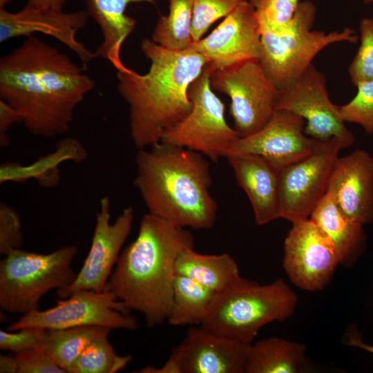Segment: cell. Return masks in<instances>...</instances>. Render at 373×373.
<instances>
[{
	"instance_id": "obj_1",
	"label": "cell",
	"mask_w": 373,
	"mask_h": 373,
	"mask_svg": "<svg viewBox=\"0 0 373 373\" xmlns=\"http://www.w3.org/2000/svg\"><path fill=\"white\" fill-rule=\"evenodd\" d=\"M94 86L70 57L35 35L0 59V99L35 136L68 132L77 107Z\"/></svg>"
},
{
	"instance_id": "obj_2",
	"label": "cell",
	"mask_w": 373,
	"mask_h": 373,
	"mask_svg": "<svg viewBox=\"0 0 373 373\" xmlns=\"http://www.w3.org/2000/svg\"><path fill=\"white\" fill-rule=\"evenodd\" d=\"M141 49L150 60L145 74L127 66L117 71V90L129 108L130 134L138 149L160 141L163 132L191 111L188 90L209 63L188 48L174 50L144 39Z\"/></svg>"
},
{
	"instance_id": "obj_3",
	"label": "cell",
	"mask_w": 373,
	"mask_h": 373,
	"mask_svg": "<svg viewBox=\"0 0 373 373\" xmlns=\"http://www.w3.org/2000/svg\"><path fill=\"white\" fill-rule=\"evenodd\" d=\"M193 246L188 229L148 213L136 238L121 251L103 290L114 294L128 311L141 313L148 326L160 325L171 312L177 258Z\"/></svg>"
},
{
	"instance_id": "obj_4",
	"label": "cell",
	"mask_w": 373,
	"mask_h": 373,
	"mask_svg": "<svg viewBox=\"0 0 373 373\" xmlns=\"http://www.w3.org/2000/svg\"><path fill=\"white\" fill-rule=\"evenodd\" d=\"M204 156L161 142L139 149L135 185L148 213L180 228L214 226L218 204L209 193L212 178Z\"/></svg>"
},
{
	"instance_id": "obj_5",
	"label": "cell",
	"mask_w": 373,
	"mask_h": 373,
	"mask_svg": "<svg viewBox=\"0 0 373 373\" xmlns=\"http://www.w3.org/2000/svg\"><path fill=\"white\" fill-rule=\"evenodd\" d=\"M298 297L282 278L267 285L242 278L216 294L203 328L245 344H251L260 328L290 317Z\"/></svg>"
},
{
	"instance_id": "obj_6",
	"label": "cell",
	"mask_w": 373,
	"mask_h": 373,
	"mask_svg": "<svg viewBox=\"0 0 373 373\" xmlns=\"http://www.w3.org/2000/svg\"><path fill=\"white\" fill-rule=\"evenodd\" d=\"M316 15V8L312 2L299 1L293 19L285 29L279 32L260 29L258 61L279 90L296 82L327 46L337 42L358 41V35L350 28L330 32L312 30Z\"/></svg>"
},
{
	"instance_id": "obj_7",
	"label": "cell",
	"mask_w": 373,
	"mask_h": 373,
	"mask_svg": "<svg viewBox=\"0 0 373 373\" xmlns=\"http://www.w3.org/2000/svg\"><path fill=\"white\" fill-rule=\"evenodd\" d=\"M77 253L75 245H66L46 254L19 249L6 255L0 261L1 309L21 315L39 309L46 293L74 281L71 263Z\"/></svg>"
},
{
	"instance_id": "obj_8",
	"label": "cell",
	"mask_w": 373,
	"mask_h": 373,
	"mask_svg": "<svg viewBox=\"0 0 373 373\" xmlns=\"http://www.w3.org/2000/svg\"><path fill=\"white\" fill-rule=\"evenodd\" d=\"M214 70L208 63L191 84L188 90L192 103L190 113L165 130L160 142L196 151L217 162L226 157L228 149L240 135L227 122L225 106L211 86Z\"/></svg>"
},
{
	"instance_id": "obj_9",
	"label": "cell",
	"mask_w": 373,
	"mask_h": 373,
	"mask_svg": "<svg viewBox=\"0 0 373 373\" xmlns=\"http://www.w3.org/2000/svg\"><path fill=\"white\" fill-rule=\"evenodd\" d=\"M211 86L231 99L229 113L240 137L260 131L276 111L279 90L258 59L215 70L211 75Z\"/></svg>"
},
{
	"instance_id": "obj_10",
	"label": "cell",
	"mask_w": 373,
	"mask_h": 373,
	"mask_svg": "<svg viewBox=\"0 0 373 373\" xmlns=\"http://www.w3.org/2000/svg\"><path fill=\"white\" fill-rule=\"evenodd\" d=\"M342 149L343 144L338 137L319 141L310 154L280 171V218L291 223L309 218L327 193L332 172Z\"/></svg>"
},
{
	"instance_id": "obj_11",
	"label": "cell",
	"mask_w": 373,
	"mask_h": 373,
	"mask_svg": "<svg viewBox=\"0 0 373 373\" xmlns=\"http://www.w3.org/2000/svg\"><path fill=\"white\" fill-rule=\"evenodd\" d=\"M122 303L111 292L80 290L60 298L46 310H35L11 323L9 331L26 327L60 329L77 326L100 325L112 329L134 330L136 318L128 314Z\"/></svg>"
},
{
	"instance_id": "obj_12",
	"label": "cell",
	"mask_w": 373,
	"mask_h": 373,
	"mask_svg": "<svg viewBox=\"0 0 373 373\" xmlns=\"http://www.w3.org/2000/svg\"><path fill=\"white\" fill-rule=\"evenodd\" d=\"M276 109L303 117L306 121L305 133L315 140L338 137L344 149L355 142L341 118L339 106L329 97L325 75L313 64L293 84L279 90Z\"/></svg>"
},
{
	"instance_id": "obj_13",
	"label": "cell",
	"mask_w": 373,
	"mask_h": 373,
	"mask_svg": "<svg viewBox=\"0 0 373 373\" xmlns=\"http://www.w3.org/2000/svg\"><path fill=\"white\" fill-rule=\"evenodd\" d=\"M249 345L192 327L162 366L146 367L139 372L245 373Z\"/></svg>"
},
{
	"instance_id": "obj_14",
	"label": "cell",
	"mask_w": 373,
	"mask_h": 373,
	"mask_svg": "<svg viewBox=\"0 0 373 373\" xmlns=\"http://www.w3.org/2000/svg\"><path fill=\"white\" fill-rule=\"evenodd\" d=\"M133 220V209L128 207L111 223L110 198L100 199L88 255L72 284L57 290L59 298L80 290L103 291L131 231Z\"/></svg>"
},
{
	"instance_id": "obj_15",
	"label": "cell",
	"mask_w": 373,
	"mask_h": 373,
	"mask_svg": "<svg viewBox=\"0 0 373 373\" xmlns=\"http://www.w3.org/2000/svg\"><path fill=\"white\" fill-rule=\"evenodd\" d=\"M340 265L329 240L309 219L292 223L284 242L283 267L299 288L318 291L331 281Z\"/></svg>"
},
{
	"instance_id": "obj_16",
	"label": "cell",
	"mask_w": 373,
	"mask_h": 373,
	"mask_svg": "<svg viewBox=\"0 0 373 373\" xmlns=\"http://www.w3.org/2000/svg\"><path fill=\"white\" fill-rule=\"evenodd\" d=\"M304 124L305 119L300 116L286 110H276L260 131L236 139L228 149L226 157L255 154L281 170L310 154L320 141L305 134Z\"/></svg>"
},
{
	"instance_id": "obj_17",
	"label": "cell",
	"mask_w": 373,
	"mask_h": 373,
	"mask_svg": "<svg viewBox=\"0 0 373 373\" xmlns=\"http://www.w3.org/2000/svg\"><path fill=\"white\" fill-rule=\"evenodd\" d=\"M189 48L204 56L215 70L258 60L261 32L251 3L243 0L208 36Z\"/></svg>"
},
{
	"instance_id": "obj_18",
	"label": "cell",
	"mask_w": 373,
	"mask_h": 373,
	"mask_svg": "<svg viewBox=\"0 0 373 373\" xmlns=\"http://www.w3.org/2000/svg\"><path fill=\"white\" fill-rule=\"evenodd\" d=\"M88 17L84 10L64 12L26 4L21 10L12 12L0 8V42L41 33L64 44L86 67L95 58V53L77 39V35L87 25Z\"/></svg>"
},
{
	"instance_id": "obj_19",
	"label": "cell",
	"mask_w": 373,
	"mask_h": 373,
	"mask_svg": "<svg viewBox=\"0 0 373 373\" xmlns=\"http://www.w3.org/2000/svg\"><path fill=\"white\" fill-rule=\"evenodd\" d=\"M327 193L352 220L363 226L373 222V156L357 149L338 158Z\"/></svg>"
},
{
	"instance_id": "obj_20",
	"label": "cell",
	"mask_w": 373,
	"mask_h": 373,
	"mask_svg": "<svg viewBox=\"0 0 373 373\" xmlns=\"http://www.w3.org/2000/svg\"><path fill=\"white\" fill-rule=\"evenodd\" d=\"M237 182L247 194L258 225L280 218V169L255 154H231L226 157Z\"/></svg>"
},
{
	"instance_id": "obj_21",
	"label": "cell",
	"mask_w": 373,
	"mask_h": 373,
	"mask_svg": "<svg viewBox=\"0 0 373 373\" xmlns=\"http://www.w3.org/2000/svg\"><path fill=\"white\" fill-rule=\"evenodd\" d=\"M146 2L154 3V0H86L88 16L99 26L103 41L94 52L95 58L108 61L117 70L126 67L121 57L122 45L133 32L136 20L126 14L131 3Z\"/></svg>"
},
{
	"instance_id": "obj_22",
	"label": "cell",
	"mask_w": 373,
	"mask_h": 373,
	"mask_svg": "<svg viewBox=\"0 0 373 373\" xmlns=\"http://www.w3.org/2000/svg\"><path fill=\"white\" fill-rule=\"evenodd\" d=\"M309 219L329 240L340 265H352L365 247L363 226L345 215L329 193L316 206Z\"/></svg>"
},
{
	"instance_id": "obj_23",
	"label": "cell",
	"mask_w": 373,
	"mask_h": 373,
	"mask_svg": "<svg viewBox=\"0 0 373 373\" xmlns=\"http://www.w3.org/2000/svg\"><path fill=\"white\" fill-rule=\"evenodd\" d=\"M175 274L189 277L216 294L233 287L243 278L237 262L229 254H202L193 248L180 254L175 263Z\"/></svg>"
},
{
	"instance_id": "obj_24",
	"label": "cell",
	"mask_w": 373,
	"mask_h": 373,
	"mask_svg": "<svg viewBox=\"0 0 373 373\" xmlns=\"http://www.w3.org/2000/svg\"><path fill=\"white\" fill-rule=\"evenodd\" d=\"M300 343L271 337L250 344L245 373H303L310 367Z\"/></svg>"
},
{
	"instance_id": "obj_25",
	"label": "cell",
	"mask_w": 373,
	"mask_h": 373,
	"mask_svg": "<svg viewBox=\"0 0 373 373\" xmlns=\"http://www.w3.org/2000/svg\"><path fill=\"white\" fill-rule=\"evenodd\" d=\"M87 151L77 139L66 137L61 140L56 149L30 165L23 166L16 162L2 164L0 168V182H24L35 178L46 187L56 186L59 181L58 166L66 160L81 162L86 160Z\"/></svg>"
},
{
	"instance_id": "obj_26",
	"label": "cell",
	"mask_w": 373,
	"mask_h": 373,
	"mask_svg": "<svg viewBox=\"0 0 373 373\" xmlns=\"http://www.w3.org/2000/svg\"><path fill=\"white\" fill-rule=\"evenodd\" d=\"M216 293L198 282L176 274L173 303L168 322L183 327L201 325L206 318Z\"/></svg>"
},
{
	"instance_id": "obj_27",
	"label": "cell",
	"mask_w": 373,
	"mask_h": 373,
	"mask_svg": "<svg viewBox=\"0 0 373 373\" xmlns=\"http://www.w3.org/2000/svg\"><path fill=\"white\" fill-rule=\"evenodd\" d=\"M113 329L100 325H85L49 329L44 349L54 361L69 371L83 350L94 340L108 337Z\"/></svg>"
},
{
	"instance_id": "obj_28",
	"label": "cell",
	"mask_w": 373,
	"mask_h": 373,
	"mask_svg": "<svg viewBox=\"0 0 373 373\" xmlns=\"http://www.w3.org/2000/svg\"><path fill=\"white\" fill-rule=\"evenodd\" d=\"M194 0H170L169 12L162 16L153 29L151 39L157 44L174 50L192 46Z\"/></svg>"
},
{
	"instance_id": "obj_29",
	"label": "cell",
	"mask_w": 373,
	"mask_h": 373,
	"mask_svg": "<svg viewBox=\"0 0 373 373\" xmlns=\"http://www.w3.org/2000/svg\"><path fill=\"white\" fill-rule=\"evenodd\" d=\"M131 358L130 355H118L108 337L99 338L83 350L69 373H115L125 368Z\"/></svg>"
},
{
	"instance_id": "obj_30",
	"label": "cell",
	"mask_w": 373,
	"mask_h": 373,
	"mask_svg": "<svg viewBox=\"0 0 373 373\" xmlns=\"http://www.w3.org/2000/svg\"><path fill=\"white\" fill-rule=\"evenodd\" d=\"M356 95L339 106L343 121L360 125L368 135H373V80L356 85Z\"/></svg>"
},
{
	"instance_id": "obj_31",
	"label": "cell",
	"mask_w": 373,
	"mask_h": 373,
	"mask_svg": "<svg viewBox=\"0 0 373 373\" xmlns=\"http://www.w3.org/2000/svg\"><path fill=\"white\" fill-rule=\"evenodd\" d=\"M360 46L351 61L348 73L354 86L373 80V19L363 18L359 23Z\"/></svg>"
},
{
	"instance_id": "obj_32",
	"label": "cell",
	"mask_w": 373,
	"mask_h": 373,
	"mask_svg": "<svg viewBox=\"0 0 373 373\" xmlns=\"http://www.w3.org/2000/svg\"><path fill=\"white\" fill-rule=\"evenodd\" d=\"M253 6L260 29L279 32L292 21L298 3L292 0H249Z\"/></svg>"
},
{
	"instance_id": "obj_33",
	"label": "cell",
	"mask_w": 373,
	"mask_h": 373,
	"mask_svg": "<svg viewBox=\"0 0 373 373\" xmlns=\"http://www.w3.org/2000/svg\"><path fill=\"white\" fill-rule=\"evenodd\" d=\"M243 0H194L192 36L194 41L202 38L210 26L226 17Z\"/></svg>"
},
{
	"instance_id": "obj_34",
	"label": "cell",
	"mask_w": 373,
	"mask_h": 373,
	"mask_svg": "<svg viewBox=\"0 0 373 373\" xmlns=\"http://www.w3.org/2000/svg\"><path fill=\"white\" fill-rule=\"evenodd\" d=\"M0 330V348L17 353L44 347L49 329L26 327L16 331Z\"/></svg>"
},
{
	"instance_id": "obj_35",
	"label": "cell",
	"mask_w": 373,
	"mask_h": 373,
	"mask_svg": "<svg viewBox=\"0 0 373 373\" xmlns=\"http://www.w3.org/2000/svg\"><path fill=\"white\" fill-rule=\"evenodd\" d=\"M23 242L21 221L14 208L0 204V254L7 255L21 249Z\"/></svg>"
},
{
	"instance_id": "obj_36",
	"label": "cell",
	"mask_w": 373,
	"mask_h": 373,
	"mask_svg": "<svg viewBox=\"0 0 373 373\" xmlns=\"http://www.w3.org/2000/svg\"><path fill=\"white\" fill-rule=\"evenodd\" d=\"M15 356L19 365L18 373H66L44 347L19 352Z\"/></svg>"
},
{
	"instance_id": "obj_37",
	"label": "cell",
	"mask_w": 373,
	"mask_h": 373,
	"mask_svg": "<svg viewBox=\"0 0 373 373\" xmlns=\"http://www.w3.org/2000/svg\"><path fill=\"white\" fill-rule=\"evenodd\" d=\"M21 122L17 111L6 102L0 99V146L5 148L9 145L8 131L12 126Z\"/></svg>"
},
{
	"instance_id": "obj_38",
	"label": "cell",
	"mask_w": 373,
	"mask_h": 373,
	"mask_svg": "<svg viewBox=\"0 0 373 373\" xmlns=\"http://www.w3.org/2000/svg\"><path fill=\"white\" fill-rule=\"evenodd\" d=\"M19 365L16 356L1 354L0 355V372L1 373H18Z\"/></svg>"
},
{
	"instance_id": "obj_39",
	"label": "cell",
	"mask_w": 373,
	"mask_h": 373,
	"mask_svg": "<svg viewBox=\"0 0 373 373\" xmlns=\"http://www.w3.org/2000/svg\"><path fill=\"white\" fill-rule=\"evenodd\" d=\"M66 1V0H28L26 4L39 8L63 10Z\"/></svg>"
},
{
	"instance_id": "obj_40",
	"label": "cell",
	"mask_w": 373,
	"mask_h": 373,
	"mask_svg": "<svg viewBox=\"0 0 373 373\" xmlns=\"http://www.w3.org/2000/svg\"><path fill=\"white\" fill-rule=\"evenodd\" d=\"M347 344L348 345H350V346H354V347H356L363 349V350L373 354V346L365 344L362 341L361 337L358 336V334H355L353 332H352L349 335V338H348V340L347 341Z\"/></svg>"
},
{
	"instance_id": "obj_41",
	"label": "cell",
	"mask_w": 373,
	"mask_h": 373,
	"mask_svg": "<svg viewBox=\"0 0 373 373\" xmlns=\"http://www.w3.org/2000/svg\"><path fill=\"white\" fill-rule=\"evenodd\" d=\"M11 1L12 0H0V8H4V6Z\"/></svg>"
},
{
	"instance_id": "obj_42",
	"label": "cell",
	"mask_w": 373,
	"mask_h": 373,
	"mask_svg": "<svg viewBox=\"0 0 373 373\" xmlns=\"http://www.w3.org/2000/svg\"><path fill=\"white\" fill-rule=\"evenodd\" d=\"M365 3H373V0H362Z\"/></svg>"
},
{
	"instance_id": "obj_43",
	"label": "cell",
	"mask_w": 373,
	"mask_h": 373,
	"mask_svg": "<svg viewBox=\"0 0 373 373\" xmlns=\"http://www.w3.org/2000/svg\"><path fill=\"white\" fill-rule=\"evenodd\" d=\"M294 3H298L299 2V0H292Z\"/></svg>"
}]
</instances>
